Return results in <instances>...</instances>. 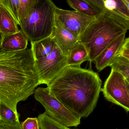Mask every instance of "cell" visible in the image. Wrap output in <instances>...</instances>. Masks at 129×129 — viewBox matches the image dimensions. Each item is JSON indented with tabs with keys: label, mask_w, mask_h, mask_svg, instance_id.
Wrapping results in <instances>:
<instances>
[{
	"label": "cell",
	"mask_w": 129,
	"mask_h": 129,
	"mask_svg": "<svg viewBox=\"0 0 129 129\" xmlns=\"http://www.w3.org/2000/svg\"><path fill=\"white\" fill-rule=\"evenodd\" d=\"M67 1L70 7L75 11L87 16L96 17L105 10L85 0H67Z\"/></svg>",
	"instance_id": "15"
},
{
	"label": "cell",
	"mask_w": 129,
	"mask_h": 129,
	"mask_svg": "<svg viewBox=\"0 0 129 129\" xmlns=\"http://www.w3.org/2000/svg\"><path fill=\"white\" fill-rule=\"evenodd\" d=\"M57 8L51 0H38L29 15L19 24L28 41L35 42L51 35Z\"/></svg>",
	"instance_id": "4"
},
{
	"label": "cell",
	"mask_w": 129,
	"mask_h": 129,
	"mask_svg": "<svg viewBox=\"0 0 129 129\" xmlns=\"http://www.w3.org/2000/svg\"><path fill=\"white\" fill-rule=\"evenodd\" d=\"M38 118L40 129H66L67 127L51 119L45 112L39 114Z\"/></svg>",
	"instance_id": "18"
},
{
	"label": "cell",
	"mask_w": 129,
	"mask_h": 129,
	"mask_svg": "<svg viewBox=\"0 0 129 129\" xmlns=\"http://www.w3.org/2000/svg\"><path fill=\"white\" fill-rule=\"evenodd\" d=\"M85 1L104 10L106 9L105 7L104 2L102 0H85Z\"/></svg>",
	"instance_id": "25"
},
{
	"label": "cell",
	"mask_w": 129,
	"mask_h": 129,
	"mask_svg": "<svg viewBox=\"0 0 129 129\" xmlns=\"http://www.w3.org/2000/svg\"><path fill=\"white\" fill-rule=\"evenodd\" d=\"M89 60L88 53L85 45L79 41L67 56V66L80 67L85 61Z\"/></svg>",
	"instance_id": "14"
},
{
	"label": "cell",
	"mask_w": 129,
	"mask_h": 129,
	"mask_svg": "<svg viewBox=\"0 0 129 129\" xmlns=\"http://www.w3.org/2000/svg\"><path fill=\"white\" fill-rule=\"evenodd\" d=\"M0 4L10 12L19 25L20 0H0Z\"/></svg>",
	"instance_id": "19"
},
{
	"label": "cell",
	"mask_w": 129,
	"mask_h": 129,
	"mask_svg": "<svg viewBox=\"0 0 129 129\" xmlns=\"http://www.w3.org/2000/svg\"><path fill=\"white\" fill-rule=\"evenodd\" d=\"M105 9L129 19V4L124 0H102Z\"/></svg>",
	"instance_id": "16"
},
{
	"label": "cell",
	"mask_w": 129,
	"mask_h": 129,
	"mask_svg": "<svg viewBox=\"0 0 129 129\" xmlns=\"http://www.w3.org/2000/svg\"><path fill=\"white\" fill-rule=\"evenodd\" d=\"M37 1L38 0H20V7L19 12V21L29 15Z\"/></svg>",
	"instance_id": "21"
},
{
	"label": "cell",
	"mask_w": 129,
	"mask_h": 129,
	"mask_svg": "<svg viewBox=\"0 0 129 129\" xmlns=\"http://www.w3.org/2000/svg\"><path fill=\"white\" fill-rule=\"evenodd\" d=\"M129 29V19L105 9L90 23L79 41L88 53L89 60L94 62L96 57L111 44Z\"/></svg>",
	"instance_id": "3"
},
{
	"label": "cell",
	"mask_w": 129,
	"mask_h": 129,
	"mask_svg": "<svg viewBox=\"0 0 129 129\" xmlns=\"http://www.w3.org/2000/svg\"><path fill=\"white\" fill-rule=\"evenodd\" d=\"M35 99L41 103L48 116L67 127L78 126L81 118L72 113L65 107L48 88L39 87L35 90Z\"/></svg>",
	"instance_id": "5"
},
{
	"label": "cell",
	"mask_w": 129,
	"mask_h": 129,
	"mask_svg": "<svg viewBox=\"0 0 129 129\" xmlns=\"http://www.w3.org/2000/svg\"><path fill=\"white\" fill-rule=\"evenodd\" d=\"M50 36L62 53L67 56L79 41L64 26L55 15L54 25Z\"/></svg>",
	"instance_id": "9"
},
{
	"label": "cell",
	"mask_w": 129,
	"mask_h": 129,
	"mask_svg": "<svg viewBox=\"0 0 129 129\" xmlns=\"http://www.w3.org/2000/svg\"><path fill=\"white\" fill-rule=\"evenodd\" d=\"M0 129H22L19 121L4 122L0 120Z\"/></svg>",
	"instance_id": "24"
},
{
	"label": "cell",
	"mask_w": 129,
	"mask_h": 129,
	"mask_svg": "<svg viewBox=\"0 0 129 129\" xmlns=\"http://www.w3.org/2000/svg\"><path fill=\"white\" fill-rule=\"evenodd\" d=\"M28 41L20 29L16 33L1 37L0 39V51H16L27 48Z\"/></svg>",
	"instance_id": "11"
},
{
	"label": "cell",
	"mask_w": 129,
	"mask_h": 129,
	"mask_svg": "<svg viewBox=\"0 0 129 129\" xmlns=\"http://www.w3.org/2000/svg\"><path fill=\"white\" fill-rule=\"evenodd\" d=\"M66 129H72L70 128H68V127H66Z\"/></svg>",
	"instance_id": "27"
},
{
	"label": "cell",
	"mask_w": 129,
	"mask_h": 129,
	"mask_svg": "<svg viewBox=\"0 0 129 129\" xmlns=\"http://www.w3.org/2000/svg\"><path fill=\"white\" fill-rule=\"evenodd\" d=\"M19 114L13 111L0 101V120L4 122L19 121Z\"/></svg>",
	"instance_id": "20"
},
{
	"label": "cell",
	"mask_w": 129,
	"mask_h": 129,
	"mask_svg": "<svg viewBox=\"0 0 129 129\" xmlns=\"http://www.w3.org/2000/svg\"><path fill=\"white\" fill-rule=\"evenodd\" d=\"M102 81L91 68L67 66L48 85L50 93L80 118L87 117L95 108Z\"/></svg>",
	"instance_id": "1"
},
{
	"label": "cell",
	"mask_w": 129,
	"mask_h": 129,
	"mask_svg": "<svg viewBox=\"0 0 129 129\" xmlns=\"http://www.w3.org/2000/svg\"><path fill=\"white\" fill-rule=\"evenodd\" d=\"M111 70L121 74L129 82V60L121 56L116 55L110 62Z\"/></svg>",
	"instance_id": "17"
},
{
	"label": "cell",
	"mask_w": 129,
	"mask_h": 129,
	"mask_svg": "<svg viewBox=\"0 0 129 129\" xmlns=\"http://www.w3.org/2000/svg\"><path fill=\"white\" fill-rule=\"evenodd\" d=\"M18 25L10 12L0 4V34L1 37L19 31Z\"/></svg>",
	"instance_id": "12"
},
{
	"label": "cell",
	"mask_w": 129,
	"mask_h": 129,
	"mask_svg": "<svg viewBox=\"0 0 129 129\" xmlns=\"http://www.w3.org/2000/svg\"><path fill=\"white\" fill-rule=\"evenodd\" d=\"M116 55L121 56L129 60V38H125Z\"/></svg>",
	"instance_id": "23"
},
{
	"label": "cell",
	"mask_w": 129,
	"mask_h": 129,
	"mask_svg": "<svg viewBox=\"0 0 129 129\" xmlns=\"http://www.w3.org/2000/svg\"><path fill=\"white\" fill-rule=\"evenodd\" d=\"M22 129H40L37 117H28L20 123Z\"/></svg>",
	"instance_id": "22"
},
{
	"label": "cell",
	"mask_w": 129,
	"mask_h": 129,
	"mask_svg": "<svg viewBox=\"0 0 129 129\" xmlns=\"http://www.w3.org/2000/svg\"><path fill=\"white\" fill-rule=\"evenodd\" d=\"M67 56H64L57 45L47 56L35 61L39 85L47 86L67 67Z\"/></svg>",
	"instance_id": "6"
},
{
	"label": "cell",
	"mask_w": 129,
	"mask_h": 129,
	"mask_svg": "<svg viewBox=\"0 0 129 129\" xmlns=\"http://www.w3.org/2000/svg\"><path fill=\"white\" fill-rule=\"evenodd\" d=\"M55 15L66 28L79 41L87 27L95 19L76 11L67 10L57 7Z\"/></svg>",
	"instance_id": "8"
},
{
	"label": "cell",
	"mask_w": 129,
	"mask_h": 129,
	"mask_svg": "<svg viewBox=\"0 0 129 129\" xmlns=\"http://www.w3.org/2000/svg\"><path fill=\"white\" fill-rule=\"evenodd\" d=\"M31 49L35 60L47 56L56 45L51 36L38 41L31 42Z\"/></svg>",
	"instance_id": "13"
},
{
	"label": "cell",
	"mask_w": 129,
	"mask_h": 129,
	"mask_svg": "<svg viewBox=\"0 0 129 129\" xmlns=\"http://www.w3.org/2000/svg\"><path fill=\"white\" fill-rule=\"evenodd\" d=\"M106 100L129 111V82L121 74L111 70L101 89Z\"/></svg>",
	"instance_id": "7"
},
{
	"label": "cell",
	"mask_w": 129,
	"mask_h": 129,
	"mask_svg": "<svg viewBox=\"0 0 129 129\" xmlns=\"http://www.w3.org/2000/svg\"><path fill=\"white\" fill-rule=\"evenodd\" d=\"M125 33L122 34L109 44L96 57L94 62L98 71L109 66L110 62L115 57L125 39Z\"/></svg>",
	"instance_id": "10"
},
{
	"label": "cell",
	"mask_w": 129,
	"mask_h": 129,
	"mask_svg": "<svg viewBox=\"0 0 129 129\" xmlns=\"http://www.w3.org/2000/svg\"><path fill=\"white\" fill-rule=\"evenodd\" d=\"M35 61L31 48L0 51V101L16 113L18 103L40 85Z\"/></svg>",
	"instance_id": "2"
},
{
	"label": "cell",
	"mask_w": 129,
	"mask_h": 129,
	"mask_svg": "<svg viewBox=\"0 0 129 129\" xmlns=\"http://www.w3.org/2000/svg\"><path fill=\"white\" fill-rule=\"evenodd\" d=\"M128 4H129V0H124Z\"/></svg>",
	"instance_id": "26"
}]
</instances>
